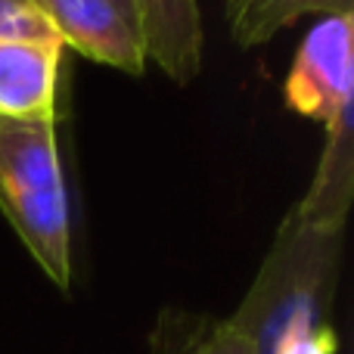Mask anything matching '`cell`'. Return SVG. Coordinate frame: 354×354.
I'll return each instance as SVG.
<instances>
[{"instance_id": "7", "label": "cell", "mask_w": 354, "mask_h": 354, "mask_svg": "<svg viewBox=\"0 0 354 354\" xmlns=\"http://www.w3.org/2000/svg\"><path fill=\"white\" fill-rule=\"evenodd\" d=\"M354 187V112L342 115L326 128V147L317 162L308 193L295 205L305 221L330 230H342L351 208Z\"/></svg>"}, {"instance_id": "3", "label": "cell", "mask_w": 354, "mask_h": 354, "mask_svg": "<svg viewBox=\"0 0 354 354\" xmlns=\"http://www.w3.org/2000/svg\"><path fill=\"white\" fill-rule=\"evenodd\" d=\"M354 100V16L320 19L305 35L286 78V103L330 128Z\"/></svg>"}, {"instance_id": "1", "label": "cell", "mask_w": 354, "mask_h": 354, "mask_svg": "<svg viewBox=\"0 0 354 354\" xmlns=\"http://www.w3.org/2000/svg\"><path fill=\"white\" fill-rule=\"evenodd\" d=\"M342 230L317 227L299 212L283 218L268 258L261 261L230 324L249 336L258 354H274L289 330L324 324L333 299Z\"/></svg>"}, {"instance_id": "10", "label": "cell", "mask_w": 354, "mask_h": 354, "mask_svg": "<svg viewBox=\"0 0 354 354\" xmlns=\"http://www.w3.org/2000/svg\"><path fill=\"white\" fill-rule=\"evenodd\" d=\"M0 37H56L28 0H0Z\"/></svg>"}, {"instance_id": "4", "label": "cell", "mask_w": 354, "mask_h": 354, "mask_svg": "<svg viewBox=\"0 0 354 354\" xmlns=\"http://www.w3.org/2000/svg\"><path fill=\"white\" fill-rule=\"evenodd\" d=\"M50 25L62 47L78 50L93 62H103L124 75H143L140 37L131 16L115 0H28Z\"/></svg>"}, {"instance_id": "5", "label": "cell", "mask_w": 354, "mask_h": 354, "mask_svg": "<svg viewBox=\"0 0 354 354\" xmlns=\"http://www.w3.org/2000/svg\"><path fill=\"white\" fill-rule=\"evenodd\" d=\"M56 37H0V118L59 122V66Z\"/></svg>"}, {"instance_id": "11", "label": "cell", "mask_w": 354, "mask_h": 354, "mask_svg": "<svg viewBox=\"0 0 354 354\" xmlns=\"http://www.w3.org/2000/svg\"><path fill=\"white\" fill-rule=\"evenodd\" d=\"M336 330L330 324L295 326L283 336L274 354H336Z\"/></svg>"}, {"instance_id": "2", "label": "cell", "mask_w": 354, "mask_h": 354, "mask_svg": "<svg viewBox=\"0 0 354 354\" xmlns=\"http://www.w3.org/2000/svg\"><path fill=\"white\" fill-rule=\"evenodd\" d=\"M0 214L56 289H72V224L56 122L0 118Z\"/></svg>"}, {"instance_id": "6", "label": "cell", "mask_w": 354, "mask_h": 354, "mask_svg": "<svg viewBox=\"0 0 354 354\" xmlns=\"http://www.w3.org/2000/svg\"><path fill=\"white\" fill-rule=\"evenodd\" d=\"M134 28L147 62H156L174 84H189L202 68L205 31L196 0H131Z\"/></svg>"}, {"instance_id": "8", "label": "cell", "mask_w": 354, "mask_h": 354, "mask_svg": "<svg viewBox=\"0 0 354 354\" xmlns=\"http://www.w3.org/2000/svg\"><path fill=\"white\" fill-rule=\"evenodd\" d=\"M149 354H258L230 317H208L165 308L156 320Z\"/></svg>"}, {"instance_id": "9", "label": "cell", "mask_w": 354, "mask_h": 354, "mask_svg": "<svg viewBox=\"0 0 354 354\" xmlns=\"http://www.w3.org/2000/svg\"><path fill=\"white\" fill-rule=\"evenodd\" d=\"M305 16H354V0H227V25L243 50L261 47Z\"/></svg>"}, {"instance_id": "12", "label": "cell", "mask_w": 354, "mask_h": 354, "mask_svg": "<svg viewBox=\"0 0 354 354\" xmlns=\"http://www.w3.org/2000/svg\"><path fill=\"white\" fill-rule=\"evenodd\" d=\"M115 3L122 6V10H124V12H128V16H131V22H134V12H131V0H115Z\"/></svg>"}]
</instances>
